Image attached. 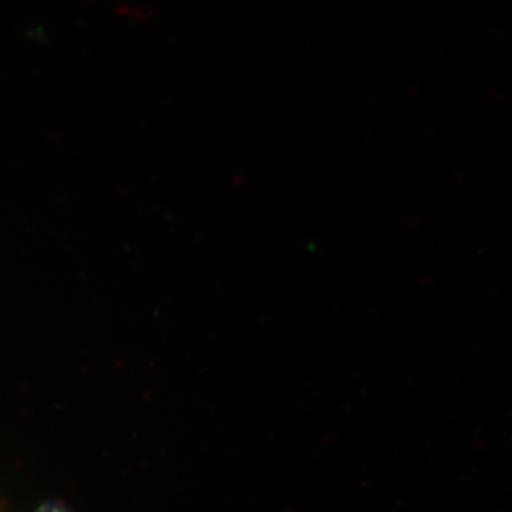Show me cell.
<instances>
[{
	"label": "cell",
	"instance_id": "obj_1",
	"mask_svg": "<svg viewBox=\"0 0 512 512\" xmlns=\"http://www.w3.org/2000/svg\"><path fill=\"white\" fill-rule=\"evenodd\" d=\"M36 512H70L69 508L66 507L60 501H47L37 508Z\"/></svg>",
	"mask_w": 512,
	"mask_h": 512
}]
</instances>
